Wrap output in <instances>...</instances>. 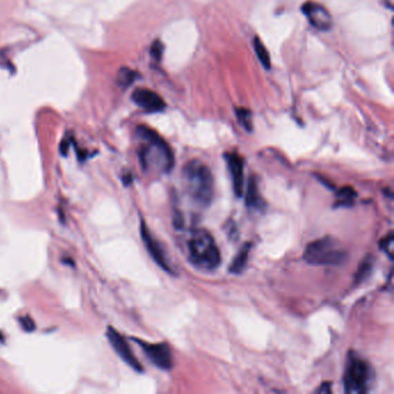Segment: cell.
<instances>
[{
	"mask_svg": "<svg viewBox=\"0 0 394 394\" xmlns=\"http://www.w3.org/2000/svg\"><path fill=\"white\" fill-rule=\"evenodd\" d=\"M137 132L141 140L144 142L139 154L144 169L154 166L161 173H169L175 163L173 153L169 144L149 127L141 125L138 127Z\"/></svg>",
	"mask_w": 394,
	"mask_h": 394,
	"instance_id": "cell-1",
	"label": "cell"
},
{
	"mask_svg": "<svg viewBox=\"0 0 394 394\" xmlns=\"http://www.w3.org/2000/svg\"><path fill=\"white\" fill-rule=\"evenodd\" d=\"M183 182L191 200L201 207H207L214 198V178L212 171L199 160H192L184 166Z\"/></svg>",
	"mask_w": 394,
	"mask_h": 394,
	"instance_id": "cell-2",
	"label": "cell"
},
{
	"mask_svg": "<svg viewBox=\"0 0 394 394\" xmlns=\"http://www.w3.org/2000/svg\"><path fill=\"white\" fill-rule=\"evenodd\" d=\"M191 264L203 271H214L221 264V254L213 236L205 229H196L187 241Z\"/></svg>",
	"mask_w": 394,
	"mask_h": 394,
	"instance_id": "cell-3",
	"label": "cell"
},
{
	"mask_svg": "<svg viewBox=\"0 0 394 394\" xmlns=\"http://www.w3.org/2000/svg\"><path fill=\"white\" fill-rule=\"evenodd\" d=\"M303 257L311 265L338 266L347 259V252L332 237H324L308 244Z\"/></svg>",
	"mask_w": 394,
	"mask_h": 394,
	"instance_id": "cell-4",
	"label": "cell"
},
{
	"mask_svg": "<svg viewBox=\"0 0 394 394\" xmlns=\"http://www.w3.org/2000/svg\"><path fill=\"white\" fill-rule=\"evenodd\" d=\"M371 369L369 364L356 354H349L344 384L347 393H366L369 390Z\"/></svg>",
	"mask_w": 394,
	"mask_h": 394,
	"instance_id": "cell-5",
	"label": "cell"
},
{
	"mask_svg": "<svg viewBox=\"0 0 394 394\" xmlns=\"http://www.w3.org/2000/svg\"><path fill=\"white\" fill-rule=\"evenodd\" d=\"M133 340L140 346L148 359L156 368L161 370H170L173 368V354H171V349L167 344H149V342L142 341L139 339H133Z\"/></svg>",
	"mask_w": 394,
	"mask_h": 394,
	"instance_id": "cell-6",
	"label": "cell"
},
{
	"mask_svg": "<svg viewBox=\"0 0 394 394\" xmlns=\"http://www.w3.org/2000/svg\"><path fill=\"white\" fill-rule=\"evenodd\" d=\"M106 337H108L110 345L115 349V352L117 353V355L120 356V359H123L127 366L135 370L137 373H142L144 371V368L141 366V363L138 361L137 357L134 355L132 349H131L130 346H129L123 335H120L115 328L109 326L108 332H106Z\"/></svg>",
	"mask_w": 394,
	"mask_h": 394,
	"instance_id": "cell-7",
	"label": "cell"
},
{
	"mask_svg": "<svg viewBox=\"0 0 394 394\" xmlns=\"http://www.w3.org/2000/svg\"><path fill=\"white\" fill-rule=\"evenodd\" d=\"M140 234L144 247L147 249L148 254H151L153 261L159 265L162 270L168 272L169 274H173L175 272L170 266L169 261L167 258V254L165 250H163L162 245L158 241L155 240L154 236L151 235V232H149V229H148L147 225L144 223V220H141Z\"/></svg>",
	"mask_w": 394,
	"mask_h": 394,
	"instance_id": "cell-8",
	"label": "cell"
},
{
	"mask_svg": "<svg viewBox=\"0 0 394 394\" xmlns=\"http://www.w3.org/2000/svg\"><path fill=\"white\" fill-rule=\"evenodd\" d=\"M303 15H306L310 25L318 30H330L333 26V19L328 8L315 1H306L302 6Z\"/></svg>",
	"mask_w": 394,
	"mask_h": 394,
	"instance_id": "cell-9",
	"label": "cell"
},
{
	"mask_svg": "<svg viewBox=\"0 0 394 394\" xmlns=\"http://www.w3.org/2000/svg\"><path fill=\"white\" fill-rule=\"evenodd\" d=\"M132 100L146 113H160L166 109V103L158 93L151 89L138 88L132 94Z\"/></svg>",
	"mask_w": 394,
	"mask_h": 394,
	"instance_id": "cell-10",
	"label": "cell"
},
{
	"mask_svg": "<svg viewBox=\"0 0 394 394\" xmlns=\"http://www.w3.org/2000/svg\"><path fill=\"white\" fill-rule=\"evenodd\" d=\"M225 162L230 171L232 187L236 197H242L244 192V160L237 153H227L225 155Z\"/></svg>",
	"mask_w": 394,
	"mask_h": 394,
	"instance_id": "cell-11",
	"label": "cell"
},
{
	"mask_svg": "<svg viewBox=\"0 0 394 394\" xmlns=\"http://www.w3.org/2000/svg\"><path fill=\"white\" fill-rule=\"evenodd\" d=\"M245 205L251 209H261L264 208V201L261 199L257 180L254 177H250L247 182V192H245Z\"/></svg>",
	"mask_w": 394,
	"mask_h": 394,
	"instance_id": "cell-12",
	"label": "cell"
},
{
	"mask_svg": "<svg viewBox=\"0 0 394 394\" xmlns=\"http://www.w3.org/2000/svg\"><path fill=\"white\" fill-rule=\"evenodd\" d=\"M251 249H252V243L243 244L240 251L236 254V257L234 258L229 271L234 273V274H241V273L245 270V268H247Z\"/></svg>",
	"mask_w": 394,
	"mask_h": 394,
	"instance_id": "cell-13",
	"label": "cell"
},
{
	"mask_svg": "<svg viewBox=\"0 0 394 394\" xmlns=\"http://www.w3.org/2000/svg\"><path fill=\"white\" fill-rule=\"evenodd\" d=\"M356 197H357V194L353 187H342L337 192L335 207H350L355 203Z\"/></svg>",
	"mask_w": 394,
	"mask_h": 394,
	"instance_id": "cell-14",
	"label": "cell"
},
{
	"mask_svg": "<svg viewBox=\"0 0 394 394\" xmlns=\"http://www.w3.org/2000/svg\"><path fill=\"white\" fill-rule=\"evenodd\" d=\"M373 265H375V258L371 254H368L362 263L359 264V268L355 273V282L356 283H361L364 281L366 278H369L371 272L373 270Z\"/></svg>",
	"mask_w": 394,
	"mask_h": 394,
	"instance_id": "cell-15",
	"label": "cell"
},
{
	"mask_svg": "<svg viewBox=\"0 0 394 394\" xmlns=\"http://www.w3.org/2000/svg\"><path fill=\"white\" fill-rule=\"evenodd\" d=\"M254 53L257 55L258 59L261 62V65L266 68V70H270L271 68V57H270V53H268L266 46H264V43L261 42V39L256 36L254 39Z\"/></svg>",
	"mask_w": 394,
	"mask_h": 394,
	"instance_id": "cell-16",
	"label": "cell"
},
{
	"mask_svg": "<svg viewBox=\"0 0 394 394\" xmlns=\"http://www.w3.org/2000/svg\"><path fill=\"white\" fill-rule=\"evenodd\" d=\"M139 74L135 71L131 70L129 67H122L117 75V82L122 87H129L137 80Z\"/></svg>",
	"mask_w": 394,
	"mask_h": 394,
	"instance_id": "cell-17",
	"label": "cell"
},
{
	"mask_svg": "<svg viewBox=\"0 0 394 394\" xmlns=\"http://www.w3.org/2000/svg\"><path fill=\"white\" fill-rule=\"evenodd\" d=\"M236 117L238 120V123L247 131H252V115L250 110L245 108H237L235 110Z\"/></svg>",
	"mask_w": 394,
	"mask_h": 394,
	"instance_id": "cell-18",
	"label": "cell"
},
{
	"mask_svg": "<svg viewBox=\"0 0 394 394\" xmlns=\"http://www.w3.org/2000/svg\"><path fill=\"white\" fill-rule=\"evenodd\" d=\"M380 250L384 251L385 254L393 259L394 254V236L393 232H390L388 235L385 236L383 240L380 241L379 243Z\"/></svg>",
	"mask_w": 394,
	"mask_h": 394,
	"instance_id": "cell-19",
	"label": "cell"
},
{
	"mask_svg": "<svg viewBox=\"0 0 394 394\" xmlns=\"http://www.w3.org/2000/svg\"><path fill=\"white\" fill-rule=\"evenodd\" d=\"M151 55L155 60H158V62L161 60V57L163 55V44L160 42L159 39L151 44Z\"/></svg>",
	"mask_w": 394,
	"mask_h": 394,
	"instance_id": "cell-20",
	"label": "cell"
},
{
	"mask_svg": "<svg viewBox=\"0 0 394 394\" xmlns=\"http://www.w3.org/2000/svg\"><path fill=\"white\" fill-rule=\"evenodd\" d=\"M19 323L21 324V328L26 332L35 331L36 325L30 317H22L19 319Z\"/></svg>",
	"mask_w": 394,
	"mask_h": 394,
	"instance_id": "cell-21",
	"label": "cell"
},
{
	"mask_svg": "<svg viewBox=\"0 0 394 394\" xmlns=\"http://www.w3.org/2000/svg\"><path fill=\"white\" fill-rule=\"evenodd\" d=\"M68 148H70V141L67 139H64L60 144V153L62 155H67V151H68Z\"/></svg>",
	"mask_w": 394,
	"mask_h": 394,
	"instance_id": "cell-22",
	"label": "cell"
},
{
	"mask_svg": "<svg viewBox=\"0 0 394 394\" xmlns=\"http://www.w3.org/2000/svg\"><path fill=\"white\" fill-rule=\"evenodd\" d=\"M331 383H324L318 388V393H330L331 392Z\"/></svg>",
	"mask_w": 394,
	"mask_h": 394,
	"instance_id": "cell-23",
	"label": "cell"
},
{
	"mask_svg": "<svg viewBox=\"0 0 394 394\" xmlns=\"http://www.w3.org/2000/svg\"><path fill=\"white\" fill-rule=\"evenodd\" d=\"M0 341H4V335H1V332H0Z\"/></svg>",
	"mask_w": 394,
	"mask_h": 394,
	"instance_id": "cell-24",
	"label": "cell"
}]
</instances>
